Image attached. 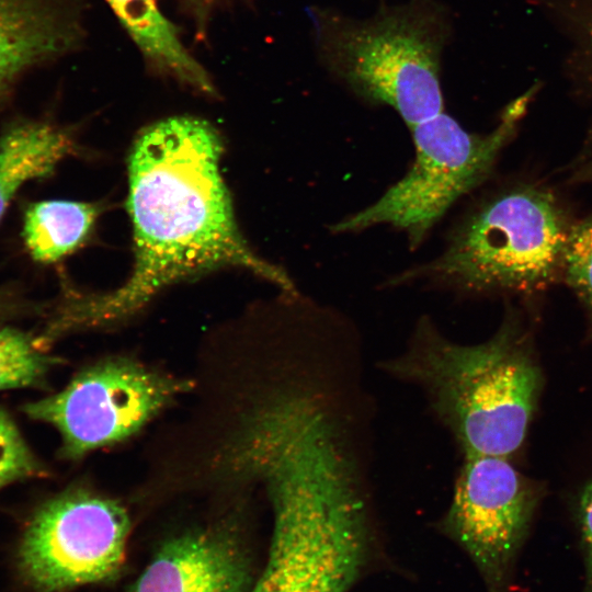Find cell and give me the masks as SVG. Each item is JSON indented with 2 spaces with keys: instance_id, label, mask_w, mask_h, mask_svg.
<instances>
[{
  "instance_id": "1",
  "label": "cell",
  "mask_w": 592,
  "mask_h": 592,
  "mask_svg": "<svg viewBox=\"0 0 592 592\" xmlns=\"http://www.w3.org/2000/svg\"><path fill=\"white\" fill-rule=\"evenodd\" d=\"M221 152L219 134L198 117H169L138 134L128 157L133 271L113 292L70 298L52 334L116 325L164 287L224 267L248 270L297 295L288 274L240 234L219 172Z\"/></svg>"
},
{
  "instance_id": "2",
  "label": "cell",
  "mask_w": 592,
  "mask_h": 592,
  "mask_svg": "<svg viewBox=\"0 0 592 592\" xmlns=\"http://www.w3.org/2000/svg\"><path fill=\"white\" fill-rule=\"evenodd\" d=\"M379 369L418 388L462 454L508 459L525 440L543 387L531 343L513 317L478 344L455 342L422 317L406 348Z\"/></svg>"
},
{
  "instance_id": "3",
  "label": "cell",
  "mask_w": 592,
  "mask_h": 592,
  "mask_svg": "<svg viewBox=\"0 0 592 592\" xmlns=\"http://www.w3.org/2000/svg\"><path fill=\"white\" fill-rule=\"evenodd\" d=\"M356 466L338 447L287 449L261 469L273 531L249 592H346L367 563L368 516Z\"/></svg>"
},
{
  "instance_id": "4",
  "label": "cell",
  "mask_w": 592,
  "mask_h": 592,
  "mask_svg": "<svg viewBox=\"0 0 592 592\" xmlns=\"http://www.w3.org/2000/svg\"><path fill=\"white\" fill-rule=\"evenodd\" d=\"M570 227L550 192L515 187L480 204L452 230L440 255L391 283L426 278L463 292L539 291L562 272Z\"/></svg>"
},
{
  "instance_id": "5",
  "label": "cell",
  "mask_w": 592,
  "mask_h": 592,
  "mask_svg": "<svg viewBox=\"0 0 592 592\" xmlns=\"http://www.w3.org/2000/svg\"><path fill=\"white\" fill-rule=\"evenodd\" d=\"M315 21L321 60L355 93L392 107L409 128L444 112L440 11L415 2L366 21L328 12Z\"/></svg>"
},
{
  "instance_id": "6",
  "label": "cell",
  "mask_w": 592,
  "mask_h": 592,
  "mask_svg": "<svg viewBox=\"0 0 592 592\" xmlns=\"http://www.w3.org/2000/svg\"><path fill=\"white\" fill-rule=\"evenodd\" d=\"M528 99L522 96L509 105L489 134L469 133L444 112L410 128L414 159L408 172L377 201L331 230L356 232L389 225L403 231L410 247L417 248L460 197L487 179Z\"/></svg>"
},
{
  "instance_id": "7",
  "label": "cell",
  "mask_w": 592,
  "mask_h": 592,
  "mask_svg": "<svg viewBox=\"0 0 592 592\" xmlns=\"http://www.w3.org/2000/svg\"><path fill=\"white\" fill-rule=\"evenodd\" d=\"M193 387L191 379L114 355L86 366L60 391L23 411L53 425L61 437L60 455L76 460L134 436Z\"/></svg>"
},
{
  "instance_id": "8",
  "label": "cell",
  "mask_w": 592,
  "mask_h": 592,
  "mask_svg": "<svg viewBox=\"0 0 592 592\" xmlns=\"http://www.w3.org/2000/svg\"><path fill=\"white\" fill-rule=\"evenodd\" d=\"M130 532L119 501L90 489H68L46 501L24 531L18 562L38 592H65L114 578Z\"/></svg>"
},
{
  "instance_id": "9",
  "label": "cell",
  "mask_w": 592,
  "mask_h": 592,
  "mask_svg": "<svg viewBox=\"0 0 592 592\" xmlns=\"http://www.w3.org/2000/svg\"><path fill=\"white\" fill-rule=\"evenodd\" d=\"M539 498L538 483L510 459L463 454L439 526L469 556L488 592H508Z\"/></svg>"
},
{
  "instance_id": "10",
  "label": "cell",
  "mask_w": 592,
  "mask_h": 592,
  "mask_svg": "<svg viewBox=\"0 0 592 592\" xmlns=\"http://www.w3.org/2000/svg\"><path fill=\"white\" fill-rule=\"evenodd\" d=\"M250 546L232 515L168 537L126 592H249Z\"/></svg>"
},
{
  "instance_id": "11",
  "label": "cell",
  "mask_w": 592,
  "mask_h": 592,
  "mask_svg": "<svg viewBox=\"0 0 592 592\" xmlns=\"http://www.w3.org/2000/svg\"><path fill=\"white\" fill-rule=\"evenodd\" d=\"M78 0H0V110L19 83L72 52Z\"/></svg>"
},
{
  "instance_id": "12",
  "label": "cell",
  "mask_w": 592,
  "mask_h": 592,
  "mask_svg": "<svg viewBox=\"0 0 592 592\" xmlns=\"http://www.w3.org/2000/svg\"><path fill=\"white\" fill-rule=\"evenodd\" d=\"M75 149L70 134L48 121H12L0 134V220L24 183L53 174Z\"/></svg>"
},
{
  "instance_id": "13",
  "label": "cell",
  "mask_w": 592,
  "mask_h": 592,
  "mask_svg": "<svg viewBox=\"0 0 592 592\" xmlns=\"http://www.w3.org/2000/svg\"><path fill=\"white\" fill-rule=\"evenodd\" d=\"M152 67L200 92L214 94L205 68L189 53L155 0H105Z\"/></svg>"
},
{
  "instance_id": "14",
  "label": "cell",
  "mask_w": 592,
  "mask_h": 592,
  "mask_svg": "<svg viewBox=\"0 0 592 592\" xmlns=\"http://www.w3.org/2000/svg\"><path fill=\"white\" fill-rule=\"evenodd\" d=\"M100 204L75 201H42L29 205L23 240L32 258L53 263L79 248L100 215Z\"/></svg>"
},
{
  "instance_id": "15",
  "label": "cell",
  "mask_w": 592,
  "mask_h": 592,
  "mask_svg": "<svg viewBox=\"0 0 592 592\" xmlns=\"http://www.w3.org/2000/svg\"><path fill=\"white\" fill-rule=\"evenodd\" d=\"M54 358L31 335L0 328V390L38 386Z\"/></svg>"
},
{
  "instance_id": "16",
  "label": "cell",
  "mask_w": 592,
  "mask_h": 592,
  "mask_svg": "<svg viewBox=\"0 0 592 592\" xmlns=\"http://www.w3.org/2000/svg\"><path fill=\"white\" fill-rule=\"evenodd\" d=\"M562 272L569 286L592 310V215L570 227Z\"/></svg>"
},
{
  "instance_id": "17",
  "label": "cell",
  "mask_w": 592,
  "mask_h": 592,
  "mask_svg": "<svg viewBox=\"0 0 592 592\" xmlns=\"http://www.w3.org/2000/svg\"><path fill=\"white\" fill-rule=\"evenodd\" d=\"M42 465L30 449L10 414L0 408V489L39 476Z\"/></svg>"
},
{
  "instance_id": "18",
  "label": "cell",
  "mask_w": 592,
  "mask_h": 592,
  "mask_svg": "<svg viewBox=\"0 0 592 592\" xmlns=\"http://www.w3.org/2000/svg\"><path fill=\"white\" fill-rule=\"evenodd\" d=\"M578 521L585 560L583 592H592V480L584 487L579 498Z\"/></svg>"
},
{
  "instance_id": "19",
  "label": "cell",
  "mask_w": 592,
  "mask_h": 592,
  "mask_svg": "<svg viewBox=\"0 0 592 592\" xmlns=\"http://www.w3.org/2000/svg\"><path fill=\"white\" fill-rule=\"evenodd\" d=\"M582 178H589L592 179V161L589 162L584 168L583 171L580 173Z\"/></svg>"
},
{
  "instance_id": "20",
  "label": "cell",
  "mask_w": 592,
  "mask_h": 592,
  "mask_svg": "<svg viewBox=\"0 0 592 592\" xmlns=\"http://www.w3.org/2000/svg\"><path fill=\"white\" fill-rule=\"evenodd\" d=\"M187 1L197 7H206L214 3L216 0H187Z\"/></svg>"
}]
</instances>
